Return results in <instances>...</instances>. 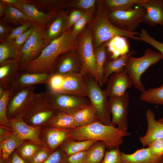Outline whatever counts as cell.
<instances>
[{"label":"cell","instance_id":"1","mask_svg":"<svg viewBox=\"0 0 163 163\" xmlns=\"http://www.w3.org/2000/svg\"><path fill=\"white\" fill-rule=\"evenodd\" d=\"M77 38L71 31L65 32L52 40L36 58L21 66L19 71L52 75L57 59L62 54L74 49Z\"/></svg>","mask_w":163,"mask_h":163},{"label":"cell","instance_id":"2","mask_svg":"<svg viewBox=\"0 0 163 163\" xmlns=\"http://www.w3.org/2000/svg\"><path fill=\"white\" fill-rule=\"evenodd\" d=\"M130 135L127 131L111 125L104 124L98 120L88 125L72 130L69 139L100 141L110 149L119 147L123 142V138Z\"/></svg>","mask_w":163,"mask_h":163},{"label":"cell","instance_id":"3","mask_svg":"<svg viewBox=\"0 0 163 163\" xmlns=\"http://www.w3.org/2000/svg\"><path fill=\"white\" fill-rule=\"evenodd\" d=\"M163 59V55L161 53L148 48L145 51L141 57H130L124 67V71L129 77L134 87L142 92L145 89L141 81L142 75L149 67Z\"/></svg>","mask_w":163,"mask_h":163},{"label":"cell","instance_id":"4","mask_svg":"<svg viewBox=\"0 0 163 163\" xmlns=\"http://www.w3.org/2000/svg\"><path fill=\"white\" fill-rule=\"evenodd\" d=\"M87 87L88 99L97 118L106 125H110L111 117L108 106V98L105 91L92 76H84Z\"/></svg>","mask_w":163,"mask_h":163},{"label":"cell","instance_id":"5","mask_svg":"<svg viewBox=\"0 0 163 163\" xmlns=\"http://www.w3.org/2000/svg\"><path fill=\"white\" fill-rule=\"evenodd\" d=\"M47 102L56 112L73 114L91 105L88 99L51 91L43 92Z\"/></svg>","mask_w":163,"mask_h":163},{"label":"cell","instance_id":"6","mask_svg":"<svg viewBox=\"0 0 163 163\" xmlns=\"http://www.w3.org/2000/svg\"><path fill=\"white\" fill-rule=\"evenodd\" d=\"M34 24V28L31 35L18 50L21 66L36 58L51 41L45 27Z\"/></svg>","mask_w":163,"mask_h":163},{"label":"cell","instance_id":"7","mask_svg":"<svg viewBox=\"0 0 163 163\" xmlns=\"http://www.w3.org/2000/svg\"><path fill=\"white\" fill-rule=\"evenodd\" d=\"M92 32L87 29L83 32L78 43L77 52L81 63L80 73L84 76L89 75L98 82L95 52L92 44Z\"/></svg>","mask_w":163,"mask_h":163},{"label":"cell","instance_id":"8","mask_svg":"<svg viewBox=\"0 0 163 163\" xmlns=\"http://www.w3.org/2000/svg\"><path fill=\"white\" fill-rule=\"evenodd\" d=\"M56 112L49 105L43 92L35 93L30 106L22 118L30 125L40 127Z\"/></svg>","mask_w":163,"mask_h":163},{"label":"cell","instance_id":"9","mask_svg":"<svg viewBox=\"0 0 163 163\" xmlns=\"http://www.w3.org/2000/svg\"><path fill=\"white\" fill-rule=\"evenodd\" d=\"M145 8L138 6L132 9L109 12L108 18L114 26L123 31L133 32L141 23L144 22Z\"/></svg>","mask_w":163,"mask_h":163},{"label":"cell","instance_id":"10","mask_svg":"<svg viewBox=\"0 0 163 163\" xmlns=\"http://www.w3.org/2000/svg\"><path fill=\"white\" fill-rule=\"evenodd\" d=\"M36 88L33 86L12 89L7 108L8 120L23 117L33 102Z\"/></svg>","mask_w":163,"mask_h":163},{"label":"cell","instance_id":"11","mask_svg":"<svg viewBox=\"0 0 163 163\" xmlns=\"http://www.w3.org/2000/svg\"><path fill=\"white\" fill-rule=\"evenodd\" d=\"M109 11L105 6L104 1L97 11V16L92 22L91 30L94 34V38L106 33L115 32L119 34L121 36L129 38L132 40L140 41V33L135 31L127 32L121 30L113 25L109 21L108 14Z\"/></svg>","mask_w":163,"mask_h":163},{"label":"cell","instance_id":"12","mask_svg":"<svg viewBox=\"0 0 163 163\" xmlns=\"http://www.w3.org/2000/svg\"><path fill=\"white\" fill-rule=\"evenodd\" d=\"M22 11L33 24L45 27L59 12L54 11L47 13L39 10L31 1L24 0H4Z\"/></svg>","mask_w":163,"mask_h":163},{"label":"cell","instance_id":"13","mask_svg":"<svg viewBox=\"0 0 163 163\" xmlns=\"http://www.w3.org/2000/svg\"><path fill=\"white\" fill-rule=\"evenodd\" d=\"M129 95L126 92L123 95L108 98V106L111 117V125L126 131L128 128V114Z\"/></svg>","mask_w":163,"mask_h":163},{"label":"cell","instance_id":"14","mask_svg":"<svg viewBox=\"0 0 163 163\" xmlns=\"http://www.w3.org/2000/svg\"><path fill=\"white\" fill-rule=\"evenodd\" d=\"M72 130L44 126L40 127V138L52 152L70 137Z\"/></svg>","mask_w":163,"mask_h":163},{"label":"cell","instance_id":"15","mask_svg":"<svg viewBox=\"0 0 163 163\" xmlns=\"http://www.w3.org/2000/svg\"><path fill=\"white\" fill-rule=\"evenodd\" d=\"M8 120L13 132L21 139L45 146L40 138V127L29 125L22 118H16Z\"/></svg>","mask_w":163,"mask_h":163},{"label":"cell","instance_id":"16","mask_svg":"<svg viewBox=\"0 0 163 163\" xmlns=\"http://www.w3.org/2000/svg\"><path fill=\"white\" fill-rule=\"evenodd\" d=\"M106 84L105 91L108 98L124 95L127 89L131 88L133 85L129 77L124 71L111 75Z\"/></svg>","mask_w":163,"mask_h":163},{"label":"cell","instance_id":"17","mask_svg":"<svg viewBox=\"0 0 163 163\" xmlns=\"http://www.w3.org/2000/svg\"><path fill=\"white\" fill-rule=\"evenodd\" d=\"M51 75L45 73H34L19 71L12 78L10 86L14 90L37 84H48Z\"/></svg>","mask_w":163,"mask_h":163},{"label":"cell","instance_id":"18","mask_svg":"<svg viewBox=\"0 0 163 163\" xmlns=\"http://www.w3.org/2000/svg\"><path fill=\"white\" fill-rule=\"evenodd\" d=\"M56 63L52 74L63 75L72 72H80L81 63L77 51L72 50L62 54Z\"/></svg>","mask_w":163,"mask_h":163},{"label":"cell","instance_id":"19","mask_svg":"<svg viewBox=\"0 0 163 163\" xmlns=\"http://www.w3.org/2000/svg\"><path fill=\"white\" fill-rule=\"evenodd\" d=\"M65 75L61 93L87 97L88 94L84 77L80 72H72Z\"/></svg>","mask_w":163,"mask_h":163},{"label":"cell","instance_id":"20","mask_svg":"<svg viewBox=\"0 0 163 163\" xmlns=\"http://www.w3.org/2000/svg\"><path fill=\"white\" fill-rule=\"evenodd\" d=\"M148 128L145 135L139 137L142 145L149 146L155 140L163 139V123L156 121L153 111L148 109L146 112Z\"/></svg>","mask_w":163,"mask_h":163},{"label":"cell","instance_id":"21","mask_svg":"<svg viewBox=\"0 0 163 163\" xmlns=\"http://www.w3.org/2000/svg\"><path fill=\"white\" fill-rule=\"evenodd\" d=\"M140 6L146 11L144 22L150 26H163V0H148Z\"/></svg>","mask_w":163,"mask_h":163},{"label":"cell","instance_id":"22","mask_svg":"<svg viewBox=\"0 0 163 163\" xmlns=\"http://www.w3.org/2000/svg\"><path fill=\"white\" fill-rule=\"evenodd\" d=\"M121 163H161L163 156L153 154L148 147L137 150L131 154L121 152Z\"/></svg>","mask_w":163,"mask_h":163},{"label":"cell","instance_id":"23","mask_svg":"<svg viewBox=\"0 0 163 163\" xmlns=\"http://www.w3.org/2000/svg\"><path fill=\"white\" fill-rule=\"evenodd\" d=\"M21 65L19 57L0 65V88H5L10 87L11 80L19 71Z\"/></svg>","mask_w":163,"mask_h":163},{"label":"cell","instance_id":"24","mask_svg":"<svg viewBox=\"0 0 163 163\" xmlns=\"http://www.w3.org/2000/svg\"><path fill=\"white\" fill-rule=\"evenodd\" d=\"M68 15L67 11H61L46 26L47 35L51 41L58 38L66 31Z\"/></svg>","mask_w":163,"mask_h":163},{"label":"cell","instance_id":"25","mask_svg":"<svg viewBox=\"0 0 163 163\" xmlns=\"http://www.w3.org/2000/svg\"><path fill=\"white\" fill-rule=\"evenodd\" d=\"M136 53L133 50L116 59L106 61L104 68V85L106 84L108 78L113 73L124 71V67L129 57Z\"/></svg>","mask_w":163,"mask_h":163},{"label":"cell","instance_id":"26","mask_svg":"<svg viewBox=\"0 0 163 163\" xmlns=\"http://www.w3.org/2000/svg\"><path fill=\"white\" fill-rule=\"evenodd\" d=\"M24 141L13 132L10 136L0 142V163H7L12 153Z\"/></svg>","mask_w":163,"mask_h":163},{"label":"cell","instance_id":"27","mask_svg":"<svg viewBox=\"0 0 163 163\" xmlns=\"http://www.w3.org/2000/svg\"><path fill=\"white\" fill-rule=\"evenodd\" d=\"M97 141H78L68 139L59 148L68 156L82 151L88 150Z\"/></svg>","mask_w":163,"mask_h":163},{"label":"cell","instance_id":"28","mask_svg":"<svg viewBox=\"0 0 163 163\" xmlns=\"http://www.w3.org/2000/svg\"><path fill=\"white\" fill-rule=\"evenodd\" d=\"M44 126L71 130L77 128L73 114L61 112H56Z\"/></svg>","mask_w":163,"mask_h":163},{"label":"cell","instance_id":"29","mask_svg":"<svg viewBox=\"0 0 163 163\" xmlns=\"http://www.w3.org/2000/svg\"><path fill=\"white\" fill-rule=\"evenodd\" d=\"M123 37L117 36L108 41L106 46L111 54L110 58L116 59L129 53L128 45Z\"/></svg>","mask_w":163,"mask_h":163},{"label":"cell","instance_id":"30","mask_svg":"<svg viewBox=\"0 0 163 163\" xmlns=\"http://www.w3.org/2000/svg\"><path fill=\"white\" fill-rule=\"evenodd\" d=\"M73 116L77 128L86 126L99 120L91 105L77 112Z\"/></svg>","mask_w":163,"mask_h":163},{"label":"cell","instance_id":"31","mask_svg":"<svg viewBox=\"0 0 163 163\" xmlns=\"http://www.w3.org/2000/svg\"><path fill=\"white\" fill-rule=\"evenodd\" d=\"M148 0H106L104 4L109 12L132 9L140 6Z\"/></svg>","mask_w":163,"mask_h":163},{"label":"cell","instance_id":"32","mask_svg":"<svg viewBox=\"0 0 163 163\" xmlns=\"http://www.w3.org/2000/svg\"><path fill=\"white\" fill-rule=\"evenodd\" d=\"M12 89L11 87L0 88V125L11 129L7 115V108Z\"/></svg>","mask_w":163,"mask_h":163},{"label":"cell","instance_id":"33","mask_svg":"<svg viewBox=\"0 0 163 163\" xmlns=\"http://www.w3.org/2000/svg\"><path fill=\"white\" fill-rule=\"evenodd\" d=\"M4 14V19L6 21L15 25L20 26L27 23L31 22L22 11L7 3L5 8Z\"/></svg>","mask_w":163,"mask_h":163},{"label":"cell","instance_id":"34","mask_svg":"<svg viewBox=\"0 0 163 163\" xmlns=\"http://www.w3.org/2000/svg\"><path fill=\"white\" fill-rule=\"evenodd\" d=\"M106 148L103 142H96L87 151L86 163H101L104 156Z\"/></svg>","mask_w":163,"mask_h":163},{"label":"cell","instance_id":"35","mask_svg":"<svg viewBox=\"0 0 163 163\" xmlns=\"http://www.w3.org/2000/svg\"><path fill=\"white\" fill-rule=\"evenodd\" d=\"M106 46V44H103L94 52L98 76L97 82L101 87L104 85V68L107 58Z\"/></svg>","mask_w":163,"mask_h":163},{"label":"cell","instance_id":"36","mask_svg":"<svg viewBox=\"0 0 163 163\" xmlns=\"http://www.w3.org/2000/svg\"><path fill=\"white\" fill-rule=\"evenodd\" d=\"M140 98L149 103L163 105V85L158 88L145 90L142 92Z\"/></svg>","mask_w":163,"mask_h":163},{"label":"cell","instance_id":"37","mask_svg":"<svg viewBox=\"0 0 163 163\" xmlns=\"http://www.w3.org/2000/svg\"><path fill=\"white\" fill-rule=\"evenodd\" d=\"M42 146L30 141L25 140L15 151L28 163L37 151Z\"/></svg>","mask_w":163,"mask_h":163},{"label":"cell","instance_id":"38","mask_svg":"<svg viewBox=\"0 0 163 163\" xmlns=\"http://www.w3.org/2000/svg\"><path fill=\"white\" fill-rule=\"evenodd\" d=\"M18 57V51L11 41L0 42V65Z\"/></svg>","mask_w":163,"mask_h":163},{"label":"cell","instance_id":"39","mask_svg":"<svg viewBox=\"0 0 163 163\" xmlns=\"http://www.w3.org/2000/svg\"><path fill=\"white\" fill-rule=\"evenodd\" d=\"M95 8L84 11L82 16L74 24L71 31L74 36L77 37L86 24L91 20L94 13Z\"/></svg>","mask_w":163,"mask_h":163},{"label":"cell","instance_id":"40","mask_svg":"<svg viewBox=\"0 0 163 163\" xmlns=\"http://www.w3.org/2000/svg\"><path fill=\"white\" fill-rule=\"evenodd\" d=\"M65 78L64 75L61 74L52 75L48 83L51 91L56 93L61 92L63 88Z\"/></svg>","mask_w":163,"mask_h":163},{"label":"cell","instance_id":"41","mask_svg":"<svg viewBox=\"0 0 163 163\" xmlns=\"http://www.w3.org/2000/svg\"><path fill=\"white\" fill-rule=\"evenodd\" d=\"M53 152L46 147L42 146L37 151L28 163H43Z\"/></svg>","mask_w":163,"mask_h":163},{"label":"cell","instance_id":"42","mask_svg":"<svg viewBox=\"0 0 163 163\" xmlns=\"http://www.w3.org/2000/svg\"><path fill=\"white\" fill-rule=\"evenodd\" d=\"M140 41L147 43L158 50L163 55V43L151 37L145 29H142L139 35Z\"/></svg>","mask_w":163,"mask_h":163},{"label":"cell","instance_id":"43","mask_svg":"<svg viewBox=\"0 0 163 163\" xmlns=\"http://www.w3.org/2000/svg\"><path fill=\"white\" fill-rule=\"evenodd\" d=\"M97 2L95 0H75L69 2L67 7L76 8L86 11L95 8Z\"/></svg>","mask_w":163,"mask_h":163},{"label":"cell","instance_id":"44","mask_svg":"<svg viewBox=\"0 0 163 163\" xmlns=\"http://www.w3.org/2000/svg\"><path fill=\"white\" fill-rule=\"evenodd\" d=\"M121 153L119 147L109 149L101 163H121Z\"/></svg>","mask_w":163,"mask_h":163},{"label":"cell","instance_id":"45","mask_svg":"<svg viewBox=\"0 0 163 163\" xmlns=\"http://www.w3.org/2000/svg\"><path fill=\"white\" fill-rule=\"evenodd\" d=\"M68 156L58 148L43 163H68Z\"/></svg>","mask_w":163,"mask_h":163},{"label":"cell","instance_id":"46","mask_svg":"<svg viewBox=\"0 0 163 163\" xmlns=\"http://www.w3.org/2000/svg\"><path fill=\"white\" fill-rule=\"evenodd\" d=\"M34 25L33 24L31 27L26 31L11 41L18 51L23 46L32 33Z\"/></svg>","mask_w":163,"mask_h":163},{"label":"cell","instance_id":"47","mask_svg":"<svg viewBox=\"0 0 163 163\" xmlns=\"http://www.w3.org/2000/svg\"><path fill=\"white\" fill-rule=\"evenodd\" d=\"M85 11L78 9L72 11L68 16L66 31H68L83 15Z\"/></svg>","mask_w":163,"mask_h":163},{"label":"cell","instance_id":"48","mask_svg":"<svg viewBox=\"0 0 163 163\" xmlns=\"http://www.w3.org/2000/svg\"><path fill=\"white\" fill-rule=\"evenodd\" d=\"M33 24L31 22H28L20 25L13 29L6 40L9 41H12L28 30L32 26Z\"/></svg>","mask_w":163,"mask_h":163},{"label":"cell","instance_id":"49","mask_svg":"<svg viewBox=\"0 0 163 163\" xmlns=\"http://www.w3.org/2000/svg\"><path fill=\"white\" fill-rule=\"evenodd\" d=\"M148 147L154 155L158 156H163V139L154 140Z\"/></svg>","mask_w":163,"mask_h":163},{"label":"cell","instance_id":"50","mask_svg":"<svg viewBox=\"0 0 163 163\" xmlns=\"http://www.w3.org/2000/svg\"><path fill=\"white\" fill-rule=\"evenodd\" d=\"M87 151L80 152L68 157V163H86Z\"/></svg>","mask_w":163,"mask_h":163},{"label":"cell","instance_id":"51","mask_svg":"<svg viewBox=\"0 0 163 163\" xmlns=\"http://www.w3.org/2000/svg\"><path fill=\"white\" fill-rule=\"evenodd\" d=\"M117 36H120L118 33L115 32H109L94 38L95 47L97 48L100 46L102 43L107 41L111 38Z\"/></svg>","mask_w":163,"mask_h":163},{"label":"cell","instance_id":"52","mask_svg":"<svg viewBox=\"0 0 163 163\" xmlns=\"http://www.w3.org/2000/svg\"><path fill=\"white\" fill-rule=\"evenodd\" d=\"M13 29L1 21L0 23V42L6 41Z\"/></svg>","mask_w":163,"mask_h":163},{"label":"cell","instance_id":"53","mask_svg":"<svg viewBox=\"0 0 163 163\" xmlns=\"http://www.w3.org/2000/svg\"><path fill=\"white\" fill-rule=\"evenodd\" d=\"M13 133L12 129L0 126V142L8 138Z\"/></svg>","mask_w":163,"mask_h":163},{"label":"cell","instance_id":"54","mask_svg":"<svg viewBox=\"0 0 163 163\" xmlns=\"http://www.w3.org/2000/svg\"><path fill=\"white\" fill-rule=\"evenodd\" d=\"M7 163H27L21 157L14 151L11 155Z\"/></svg>","mask_w":163,"mask_h":163},{"label":"cell","instance_id":"55","mask_svg":"<svg viewBox=\"0 0 163 163\" xmlns=\"http://www.w3.org/2000/svg\"><path fill=\"white\" fill-rule=\"evenodd\" d=\"M6 3L4 0L0 1V17H2L4 14Z\"/></svg>","mask_w":163,"mask_h":163},{"label":"cell","instance_id":"56","mask_svg":"<svg viewBox=\"0 0 163 163\" xmlns=\"http://www.w3.org/2000/svg\"><path fill=\"white\" fill-rule=\"evenodd\" d=\"M158 121L161 123H163V117L160 119Z\"/></svg>","mask_w":163,"mask_h":163},{"label":"cell","instance_id":"57","mask_svg":"<svg viewBox=\"0 0 163 163\" xmlns=\"http://www.w3.org/2000/svg\"><path fill=\"white\" fill-rule=\"evenodd\" d=\"M161 163H163V161H162V162Z\"/></svg>","mask_w":163,"mask_h":163}]
</instances>
